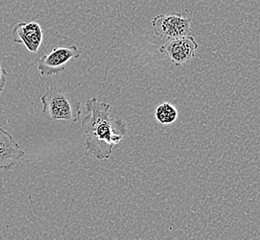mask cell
I'll list each match as a JSON object with an SVG mask.
<instances>
[{
	"label": "cell",
	"mask_w": 260,
	"mask_h": 240,
	"mask_svg": "<svg viewBox=\"0 0 260 240\" xmlns=\"http://www.w3.org/2000/svg\"><path fill=\"white\" fill-rule=\"evenodd\" d=\"M88 115L81 126L85 135L86 149L98 160L109 159L113 147L120 143L127 132V125L122 118H112V105L91 97L86 101Z\"/></svg>",
	"instance_id": "obj_1"
},
{
	"label": "cell",
	"mask_w": 260,
	"mask_h": 240,
	"mask_svg": "<svg viewBox=\"0 0 260 240\" xmlns=\"http://www.w3.org/2000/svg\"><path fill=\"white\" fill-rule=\"evenodd\" d=\"M42 113L49 121L76 122L81 115V104L74 96L58 87L50 86L41 96Z\"/></svg>",
	"instance_id": "obj_2"
},
{
	"label": "cell",
	"mask_w": 260,
	"mask_h": 240,
	"mask_svg": "<svg viewBox=\"0 0 260 240\" xmlns=\"http://www.w3.org/2000/svg\"><path fill=\"white\" fill-rule=\"evenodd\" d=\"M151 26L157 36L170 40L192 34L190 18L180 13L156 15L151 20Z\"/></svg>",
	"instance_id": "obj_3"
},
{
	"label": "cell",
	"mask_w": 260,
	"mask_h": 240,
	"mask_svg": "<svg viewBox=\"0 0 260 240\" xmlns=\"http://www.w3.org/2000/svg\"><path fill=\"white\" fill-rule=\"evenodd\" d=\"M81 55V51L77 45L57 46L50 53L41 56L37 68L41 76H54L65 70L67 63L71 59H77Z\"/></svg>",
	"instance_id": "obj_4"
},
{
	"label": "cell",
	"mask_w": 260,
	"mask_h": 240,
	"mask_svg": "<svg viewBox=\"0 0 260 240\" xmlns=\"http://www.w3.org/2000/svg\"><path fill=\"white\" fill-rule=\"evenodd\" d=\"M199 48L198 42L192 35L173 39L159 48L160 53L166 55L176 67L186 64L195 57Z\"/></svg>",
	"instance_id": "obj_5"
},
{
	"label": "cell",
	"mask_w": 260,
	"mask_h": 240,
	"mask_svg": "<svg viewBox=\"0 0 260 240\" xmlns=\"http://www.w3.org/2000/svg\"><path fill=\"white\" fill-rule=\"evenodd\" d=\"M44 39V33L38 22L30 20L20 22L12 32V40L16 44H22L30 53L39 50Z\"/></svg>",
	"instance_id": "obj_6"
},
{
	"label": "cell",
	"mask_w": 260,
	"mask_h": 240,
	"mask_svg": "<svg viewBox=\"0 0 260 240\" xmlns=\"http://www.w3.org/2000/svg\"><path fill=\"white\" fill-rule=\"evenodd\" d=\"M24 155L14 137L0 127V170H12Z\"/></svg>",
	"instance_id": "obj_7"
},
{
	"label": "cell",
	"mask_w": 260,
	"mask_h": 240,
	"mask_svg": "<svg viewBox=\"0 0 260 240\" xmlns=\"http://www.w3.org/2000/svg\"><path fill=\"white\" fill-rule=\"evenodd\" d=\"M155 117L161 125H170L178 117V110L170 102H162L157 106Z\"/></svg>",
	"instance_id": "obj_8"
},
{
	"label": "cell",
	"mask_w": 260,
	"mask_h": 240,
	"mask_svg": "<svg viewBox=\"0 0 260 240\" xmlns=\"http://www.w3.org/2000/svg\"><path fill=\"white\" fill-rule=\"evenodd\" d=\"M7 71L0 64V95L5 88L6 82H7Z\"/></svg>",
	"instance_id": "obj_9"
}]
</instances>
